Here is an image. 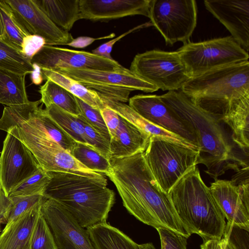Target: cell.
Returning <instances> with one entry per match:
<instances>
[{
  "mask_svg": "<svg viewBox=\"0 0 249 249\" xmlns=\"http://www.w3.org/2000/svg\"><path fill=\"white\" fill-rule=\"evenodd\" d=\"M143 152L111 158V171L107 177L130 214L156 229H168L188 238L191 233L177 215L168 194L155 179Z\"/></svg>",
  "mask_w": 249,
  "mask_h": 249,
  "instance_id": "cell-1",
  "label": "cell"
},
{
  "mask_svg": "<svg viewBox=\"0 0 249 249\" xmlns=\"http://www.w3.org/2000/svg\"><path fill=\"white\" fill-rule=\"evenodd\" d=\"M161 100L193 129L198 146V164H203L205 172L214 179L230 169L239 172L249 168L237 156L222 123L216 117L194 104L181 90L168 91L160 95Z\"/></svg>",
  "mask_w": 249,
  "mask_h": 249,
  "instance_id": "cell-2",
  "label": "cell"
},
{
  "mask_svg": "<svg viewBox=\"0 0 249 249\" xmlns=\"http://www.w3.org/2000/svg\"><path fill=\"white\" fill-rule=\"evenodd\" d=\"M50 180L43 196L60 203L83 228L107 222L115 195L106 178L87 177L61 172H48Z\"/></svg>",
  "mask_w": 249,
  "mask_h": 249,
  "instance_id": "cell-3",
  "label": "cell"
},
{
  "mask_svg": "<svg viewBox=\"0 0 249 249\" xmlns=\"http://www.w3.org/2000/svg\"><path fill=\"white\" fill-rule=\"evenodd\" d=\"M168 194L177 215L191 234H196L203 240L222 238L225 218L196 166L181 178Z\"/></svg>",
  "mask_w": 249,
  "mask_h": 249,
  "instance_id": "cell-4",
  "label": "cell"
},
{
  "mask_svg": "<svg viewBox=\"0 0 249 249\" xmlns=\"http://www.w3.org/2000/svg\"><path fill=\"white\" fill-rule=\"evenodd\" d=\"M143 154L156 181L167 194L197 164L198 157V151L156 136L150 137Z\"/></svg>",
  "mask_w": 249,
  "mask_h": 249,
  "instance_id": "cell-5",
  "label": "cell"
},
{
  "mask_svg": "<svg viewBox=\"0 0 249 249\" xmlns=\"http://www.w3.org/2000/svg\"><path fill=\"white\" fill-rule=\"evenodd\" d=\"M180 89L190 99L231 100L249 94V61L225 66L191 78Z\"/></svg>",
  "mask_w": 249,
  "mask_h": 249,
  "instance_id": "cell-6",
  "label": "cell"
},
{
  "mask_svg": "<svg viewBox=\"0 0 249 249\" xmlns=\"http://www.w3.org/2000/svg\"><path fill=\"white\" fill-rule=\"evenodd\" d=\"M190 78L232 64L249 61V53L231 36L189 42L177 50Z\"/></svg>",
  "mask_w": 249,
  "mask_h": 249,
  "instance_id": "cell-7",
  "label": "cell"
},
{
  "mask_svg": "<svg viewBox=\"0 0 249 249\" xmlns=\"http://www.w3.org/2000/svg\"><path fill=\"white\" fill-rule=\"evenodd\" d=\"M8 132L29 148L40 167L46 172H67L91 178H106L103 175L84 166L46 134L24 123L10 129Z\"/></svg>",
  "mask_w": 249,
  "mask_h": 249,
  "instance_id": "cell-8",
  "label": "cell"
},
{
  "mask_svg": "<svg viewBox=\"0 0 249 249\" xmlns=\"http://www.w3.org/2000/svg\"><path fill=\"white\" fill-rule=\"evenodd\" d=\"M55 71L77 81L96 91L101 97L124 103L128 101L132 91L153 92L159 89L126 68L117 71L72 68H60Z\"/></svg>",
  "mask_w": 249,
  "mask_h": 249,
  "instance_id": "cell-9",
  "label": "cell"
},
{
  "mask_svg": "<svg viewBox=\"0 0 249 249\" xmlns=\"http://www.w3.org/2000/svg\"><path fill=\"white\" fill-rule=\"evenodd\" d=\"M129 70L163 91L178 90L190 79L177 51L155 49L138 53Z\"/></svg>",
  "mask_w": 249,
  "mask_h": 249,
  "instance_id": "cell-10",
  "label": "cell"
},
{
  "mask_svg": "<svg viewBox=\"0 0 249 249\" xmlns=\"http://www.w3.org/2000/svg\"><path fill=\"white\" fill-rule=\"evenodd\" d=\"M166 45L190 42L197 22V5L194 0H151L149 17Z\"/></svg>",
  "mask_w": 249,
  "mask_h": 249,
  "instance_id": "cell-11",
  "label": "cell"
},
{
  "mask_svg": "<svg viewBox=\"0 0 249 249\" xmlns=\"http://www.w3.org/2000/svg\"><path fill=\"white\" fill-rule=\"evenodd\" d=\"M35 156L19 139L7 133L0 156V185L9 196L40 168Z\"/></svg>",
  "mask_w": 249,
  "mask_h": 249,
  "instance_id": "cell-12",
  "label": "cell"
},
{
  "mask_svg": "<svg viewBox=\"0 0 249 249\" xmlns=\"http://www.w3.org/2000/svg\"><path fill=\"white\" fill-rule=\"evenodd\" d=\"M40 212L53 233L57 249H95L87 230L58 202L44 196Z\"/></svg>",
  "mask_w": 249,
  "mask_h": 249,
  "instance_id": "cell-13",
  "label": "cell"
},
{
  "mask_svg": "<svg viewBox=\"0 0 249 249\" xmlns=\"http://www.w3.org/2000/svg\"><path fill=\"white\" fill-rule=\"evenodd\" d=\"M31 63L53 70L60 68L117 71L125 69L117 61L92 53L45 45L32 58Z\"/></svg>",
  "mask_w": 249,
  "mask_h": 249,
  "instance_id": "cell-14",
  "label": "cell"
},
{
  "mask_svg": "<svg viewBox=\"0 0 249 249\" xmlns=\"http://www.w3.org/2000/svg\"><path fill=\"white\" fill-rule=\"evenodd\" d=\"M209 188L227 222L249 231V178H217Z\"/></svg>",
  "mask_w": 249,
  "mask_h": 249,
  "instance_id": "cell-15",
  "label": "cell"
},
{
  "mask_svg": "<svg viewBox=\"0 0 249 249\" xmlns=\"http://www.w3.org/2000/svg\"><path fill=\"white\" fill-rule=\"evenodd\" d=\"M128 106L148 122L184 139L198 148L190 124L182 120L157 95L139 94L129 99Z\"/></svg>",
  "mask_w": 249,
  "mask_h": 249,
  "instance_id": "cell-16",
  "label": "cell"
},
{
  "mask_svg": "<svg viewBox=\"0 0 249 249\" xmlns=\"http://www.w3.org/2000/svg\"><path fill=\"white\" fill-rule=\"evenodd\" d=\"M15 11L28 32L40 36L46 45H67L74 38L53 23L33 0H5Z\"/></svg>",
  "mask_w": 249,
  "mask_h": 249,
  "instance_id": "cell-17",
  "label": "cell"
},
{
  "mask_svg": "<svg viewBox=\"0 0 249 249\" xmlns=\"http://www.w3.org/2000/svg\"><path fill=\"white\" fill-rule=\"evenodd\" d=\"M206 9L246 51L249 49V0H205Z\"/></svg>",
  "mask_w": 249,
  "mask_h": 249,
  "instance_id": "cell-18",
  "label": "cell"
},
{
  "mask_svg": "<svg viewBox=\"0 0 249 249\" xmlns=\"http://www.w3.org/2000/svg\"><path fill=\"white\" fill-rule=\"evenodd\" d=\"M151 0H79L80 19L105 21L142 15L149 18Z\"/></svg>",
  "mask_w": 249,
  "mask_h": 249,
  "instance_id": "cell-19",
  "label": "cell"
},
{
  "mask_svg": "<svg viewBox=\"0 0 249 249\" xmlns=\"http://www.w3.org/2000/svg\"><path fill=\"white\" fill-rule=\"evenodd\" d=\"M150 136L120 115V124L110 137L111 158H121L144 152Z\"/></svg>",
  "mask_w": 249,
  "mask_h": 249,
  "instance_id": "cell-20",
  "label": "cell"
},
{
  "mask_svg": "<svg viewBox=\"0 0 249 249\" xmlns=\"http://www.w3.org/2000/svg\"><path fill=\"white\" fill-rule=\"evenodd\" d=\"M41 205L6 224L0 235V249H31L32 235Z\"/></svg>",
  "mask_w": 249,
  "mask_h": 249,
  "instance_id": "cell-21",
  "label": "cell"
},
{
  "mask_svg": "<svg viewBox=\"0 0 249 249\" xmlns=\"http://www.w3.org/2000/svg\"><path fill=\"white\" fill-rule=\"evenodd\" d=\"M249 94L232 99L221 119L231 132V139L249 157Z\"/></svg>",
  "mask_w": 249,
  "mask_h": 249,
  "instance_id": "cell-22",
  "label": "cell"
},
{
  "mask_svg": "<svg viewBox=\"0 0 249 249\" xmlns=\"http://www.w3.org/2000/svg\"><path fill=\"white\" fill-rule=\"evenodd\" d=\"M100 97L106 107L111 109L150 136H156L198 151V148L193 144L146 120L128 105Z\"/></svg>",
  "mask_w": 249,
  "mask_h": 249,
  "instance_id": "cell-23",
  "label": "cell"
},
{
  "mask_svg": "<svg viewBox=\"0 0 249 249\" xmlns=\"http://www.w3.org/2000/svg\"><path fill=\"white\" fill-rule=\"evenodd\" d=\"M57 26L69 32L80 19L79 0H33Z\"/></svg>",
  "mask_w": 249,
  "mask_h": 249,
  "instance_id": "cell-24",
  "label": "cell"
},
{
  "mask_svg": "<svg viewBox=\"0 0 249 249\" xmlns=\"http://www.w3.org/2000/svg\"><path fill=\"white\" fill-rule=\"evenodd\" d=\"M86 230L95 249H140L139 244L107 222Z\"/></svg>",
  "mask_w": 249,
  "mask_h": 249,
  "instance_id": "cell-25",
  "label": "cell"
},
{
  "mask_svg": "<svg viewBox=\"0 0 249 249\" xmlns=\"http://www.w3.org/2000/svg\"><path fill=\"white\" fill-rule=\"evenodd\" d=\"M38 105L35 107L26 120L22 123L45 133L71 153L76 142L46 113L45 109L39 107Z\"/></svg>",
  "mask_w": 249,
  "mask_h": 249,
  "instance_id": "cell-26",
  "label": "cell"
},
{
  "mask_svg": "<svg viewBox=\"0 0 249 249\" xmlns=\"http://www.w3.org/2000/svg\"><path fill=\"white\" fill-rule=\"evenodd\" d=\"M30 35L15 11L0 0V41L21 52L23 40Z\"/></svg>",
  "mask_w": 249,
  "mask_h": 249,
  "instance_id": "cell-27",
  "label": "cell"
},
{
  "mask_svg": "<svg viewBox=\"0 0 249 249\" xmlns=\"http://www.w3.org/2000/svg\"><path fill=\"white\" fill-rule=\"evenodd\" d=\"M40 68L43 80H50L55 83L93 108L102 110L106 107L96 91L56 71Z\"/></svg>",
  "mask_w": 249,
  "mask_h": 249,
  "instance_id": "cell-28",
  "label": "cell"
},
{
  "mask_svg": "<svg viewBox=\"0 0 249 249\" xmlns=\"http://www.w3.org/2000/svg\"><path fill=\"white\" fill-rule=\"evenodd\" d=\"M25 76L0 69V104L10 107L30 102Z\"/></svg>",
  "mask_w": 249,
  "mask_h": 249,
  "instance_id": "cell-29",
  "label": "cell"
},
{
  "mask_svg": "<svg viewBox=\"0 0 249 249\" xmlns=\"http://www.w3.org/2000/svg\"><path fill=\"white\" fill-rule=\"evenodd\" d=\"M39 92L40 100L46 107L53 104L74 116L81 114L75 96L51 80H47Z\"/></svg>",
  "mask_w": 249,
  "mask_h": 249,
  "instance_id": "cell-30",
  "label": "cell"
},
{
  "mask_svg": "<svg viewBox=\"0 0 249 249\" xmlns=\"http://www.w3.org/2000/svg\"><path fill=\"white\" fill-rule=\"evenodd\" d=\"M70 154L84 166L94 172L107 176L111 172L109 160L87 144L76 142Z\"/></svg>",
  "mask_w": 249,
  "mask_h": 249,
  "instance_id": "cell-31",
  "label": "cell"
},
{
  "mask_svg": "<svg viewBox=\"0 0 249 249\" xmlns=\"http://www.w3.org/2000/svg\"><path fill=\"white\" fill-rule=\"evenodd\" d=\"M45 110L74 141L86 144L84 129L78 116H74L53 104L46 107Z\"/></svg>",
  "mask_w": 249,
  "mask_h": 249,
  "instance_id": "cell-32",
  "label": "cell"
},
{
  "mask_svg": "<svg viewBox=\"0 0 249 249\" xmlns=\"http://www.w3.org/2000/svg\"><path fill=\"white\" fill-rule=\"evenodd\" d=\"M0 69L26 75L33 71L34 66L21 52L0 41Z\"/></svg>",
  "mask_w": 249,
  "mask_h": 249,
  "instance_id": "cell-33",
  "label": "cell"
},
{
  "mask_svg": "<svg viewBox=\"0 0 249 249\" xmlns=\"http://www.w3.org/2000/svg\"><path fill=\"white\" fill-rule=\"evenodd\" d=\"M50 180L48 172L41 167L33 175L16 187L9 194L11 196H43L45 189Z\"/></svg>",
  "mask_w": 249,
  "mask_h": 249,
  "instance_id": "cell-34",
  "label": "cell"
},
{
  "mask_svg": "<svg viewBox=\"0 0 249 249\" xmlns=\"http://www.w3.org/2000/svg\"><path fill=\"white\" fill-rule=\"evenodd\" d=\"M31 249H57L53 233L40 211L34 230Z\"/></svg>",
  "mask_w": 249,
  "mask_h": 249,
  "instance_id": "cell-35",
  "label": "cell"
},
{
  "mask_svg": "<svg viewBox=\"0 0 249 249\" xmlns=\"http://www.w3.org/2000/svg\"><path fill=\"white\" fill-rule=\"evenodd\" d=\"M75 98L80 115L90 126L110 142L109 133L100 110L93 108L77 97Z\"/></svg>",
  "mask_w": 249,
  "mask_h": 249,
  "instance_id": "cell-36",
  "label": "cell"
},
{
  "mask_svg": "<svg viewBox=\"0 0 249 249\" xmlns=\"http://www.w3.org/2000/svg\"><path fill=\"white\" fill-rule=\"evenodd\" d=\"M12 205L7 224L11 223L22 214L41 204L44 196L40 195L31 196H11Z\"/></svg>",
  "mask_w": 249,
  "mask_h": 249,
  "instance_id": "cell-37",
  "label": "cell"
},
{
  "mask_svg": "<svg viewBox=\"0 0 249 249\" xmlns=\"http://www.w3.org/2000/svg\"><path fill=\"white\" fill-rule=\"evenodd\" d=\"M78 117L84 129L86 144L109 160L111 158L110 142L90 126L81 115Z\"/></svg>",
  "mask_w": 249,
  "mask_h": 249,
  "instance_id": "cell-38",
  "label": "cell"
},
{
  "mask_svg": "<svg viewBox=\"0 0 249 249\" xmlns=\"http://www.w3.org/2000/svg\"><path fill=\"white\" fill-rule=\"evenodd\" d=\"M249 231L226 222L224 238L236 249H249Z\"/></svg>",
  "mask_w": 249,
  "mask_h": 249,
  "instance_id": "cell-39",
  "label": "cell"
},
{
  "mask_svg": "<svg viewBox=\"0 0 249 249\" xmlns=\"http://www.w3.org/2000/svg\"><path fill=\"white\" fill-rule=\"evenodd\" d=\"M160 235V249H187V238L169 229H156Z\"/></svg>",
  "mask_w": 249,
  "mask_h": 249,
  "instance_id": "cell-40",
  "label": "cell"
},
{
  "mask_svg": "<svg viewBox=\"0 0 249 249\" xmlns=\"http://www.w3.org/2000/svg\"><path fill=\"white\" fill-rule=\"evenodd\" d=\"M45 45L46 42L43 38L38 36L30 35L23 40L21 53L31 60Z\"/></svg>",
  "mask_w": 249,
  "mask_h": 249,
  "instance_id": "cell-41",
  "label": "cell"
},
{
  "mask_svg": "<svg viewBox=\"0 0 249 249\" xmlns=\"http://www.w3.org/2000/svg\"><path fill=\"white\" fill-rule=\"evenodd\" d=\"M145 24L141 25L137 27H135L126 32L121 35L119 36L112 39L98 47L94 50H93L92 53L97 55L103 57L104 58L110 59L114 60L111 56V53L112 50L113 45L116 42L123 38L124 37L128 35L129 34L144 26Z\"/></svg>",
  "mask_w": 249,
  "mask_h": 249,
  "instance_id": "cell-42",
  "label": "cell"
},
{
  "mask_svg": "<svg viewBox=\"0 0 249 249\" xmlns=\"http://www.w3.org/2000/svg\"><path fill=\"white\" fill-rule=\"evenodd\" d=\"M100 111L111 137L114 134L119 127L120 115L107 107L100 110Z\"/></svg>",
  "mask_w": 249,
  "mask_h": 249,
  "instance_id": "cell-43",
  "label": "cell"
},
{
  "mask_svg": "<svg viewBox=\"0 0 249 249\" xmlns=\"http://www.w3.org/2000/svg\"><path fill=\"white\" fill-rule=\"evenodd\" d=\"M11 201L0 186V224L7 223L11 207Z\"/></svg>",
  "mask_w": 249,
  "mask_h": 249,
  "instance_id": "cell-44",
  "label": "cell"
},
{
  "mask_svg": "<svg viewBox=\"0 0 249 249\" xmlns=\"http://www.w3.org/2000/svg\"><path fill=\"white\" fill-rule=\"evenodd\" d=\"M115 36V33H111L108 35L97 38L89 36H79L74 38L70 43L67 44V45L76 48L83 49L88 47L97 40L111 38Z\"/></svg>",
  "mask_w": 249,
  "mask_h": 249,
  "instance_id": "cell-45",
  "label": "cell"
},
{
  "mask_svg": "<svg viewBox=\"0 0 249 249\" xmlns=\"http://www.w3.org/2000/svg\"><path fill=\"white\" fill-rule=\"evenodd\" d=\"M201 249H223L222 240H204L201 245Z\"/></svg>",
  "mask_w": 249,
  "mask_h": 249,
  "instance_id": "cell-46",
  "label": "cell"
},
{
  "mask_svg": "<svg viewBox=\"0 0 249 249\" xmlns=\"http://www.w3.org/2000/svg\"><path fill=\"white\" fill-rule=\"evenodd\" d=\"M33 65L34 66V70L31 73L32 81L34 84L38 85L40 84L43 80L41 68L36 65Z\"/></svg>",
  "mask_w": 249,
  "mask_h": 249,
  "instance_id": "cell-47",
  "label": "cell"
},
{
  "mask_svg": "<svg viewBox=\"0 0 249 249\" xmlns=\"http://www.w3.org/2000/svg\"><path fill=\"white\" fill-rule=\"evenodd\" d=\"M223 241V249H236L233 245L230 243L227 239L223 237H222Z\"/></svg>",
  "mask_w": 249,
  "mask_h": 249,
  "instance_id": "cell-48",
  "label": "cell"
},
{
  "mask_svg": "<svg viewBox=\"0 0 249 249\" xmlns=\"http://www.w3.org/2000/svg\"><path fill=\"white\" fill-rule=\"evenodd\" d=\"M140 249H156L152 243L139 245Z\"/></svg>",
  "mask_w": 249,
  "mask_h": 249,
  "instance_id": "cell-49",
  "label": "cell"
},
{
  "mask_svg": "<svg viewBox=\"0 0 249 249\" xmlns=\"http://www.w3.org/2000/svg\"><path fill=\"white\" fill-rule=\"evenodd\" d=\"M0 225H1V224H0Z\"/></svg>",
  "mask_w": 249,
  "mask_h": 249,
  "instance_id": "cell-50",
  "label": "cell"
},
{
  "mask_svg": "<svg viewBox=\"0 0 249 249\" xmlns=\"http://www.w3.org/2000/svg\"></svg>",
  "mask_w": 249,
  "mask_h": 249,
  "instance_id": "cell-51",
  "label": "cell"
}]
</instances>
